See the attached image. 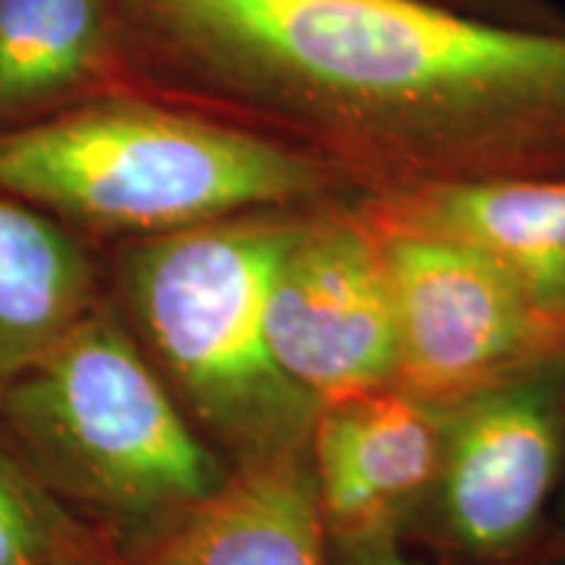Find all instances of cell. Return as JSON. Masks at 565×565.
Instances as JSON below:
<instances>
[{"label":"cell","mask_w":565,"mask_h":565,"mask_svg":"<svg viewBox=\"0 0 565 565\" xmlns=\"http://www.w3.org/2000/svg\"><path fill=\"white\" fill-rule=\"evenodd\" d=\"M356 196L370 221L469 246L565 317V175H500Z\"/></svg>","instance_id":"10"},{"label":"cell","mask_w":565,"mask_h":565,"mask_svg":"<svg viewBox=\"0 0 565 565\" xmlns=\"http://www.w3.org/2000/svg\"><path fill=\"white\" fill-rule=\"evenodd\" d=\"M565 443V359L448 406L433 498L458 553L521 547L555 490Z\"/></svg>","instance_id":"7"},{"label":"cell","mask_w":565,"mask_h":565,"mask_svg":"<svg viewBox=\"0 0 565 565\" xmlns=\"http://www.w3.org/2000/svg\"><path fill=\"white\" fill-rule=\"evenodd\" d=\"M126 84L333 166L362 196L565 175V34L433 0H118Z\"/></svg>","instance_id":"1"},{"label":"cell","mask_w":565,"mask_h":565,"mask_svg":"<svg viewBox=\"0 0 565 565\" xmlns=\"http://www.w3.org/2000/svg\"><path fill=\"white\" fill-rule=\"evenodd\" d=\"M0 194L68 228L145 238L356 192L299 147L121 87L0 129Z\"/></svg>","instance_id":"2"},{"label":"cell","mask_w":565,"mask_h":565,"mask_svg":"<svg viewBox=\"0 0 565 565\" xmlns=\"http://www.w3.org/2000/svg\"><path fill=\"white\" fill-rule=\"evenodd\" d=\"M95 291L76 233L0 194V391L95 307Z\"/></svg>","instance_id":"12"},{"label":"cell","mask_w":565,"mask_h":565,"mask_svg":"<svg viewBox=\"0 0 565 565\" xmlns=\"http://www.w3.org/2000/svg\"><path fill=\"white\" fill-rule=\"evenodd\" d=\"M121 87L118 0H0V129Z\"/></svg>","instance_id":"11"},{"label":"cell","mask_w":565,"mask_h":565,"mask_svg":"<svg viewBox=\"0 0 565 565\" xmlns=\"http://www.w3.org/2000/svg\"><path fill=\"white\" fill-rule=\"evenodd\" d=\"M445 424L448 406L395 387L320 408L309 463L324 526L338 545L398 536L406 513L435 490Z\"/></svg>","instance_id":"8"},{"label":"cell","mask_w":565,"mask_h":565,"mask_svg":"<svg viewBox=\"0 0 565 565\" xmlns=\"http://www.w3.org/2000/svg\"><path fill=\"white\" fill-rule=\"evenodd\" d=\"M366 223L391 291L395 391L454 406L565 359V317L490 257L440 236Z\"/></svg>","instance_id":"5"},{"label":"cell","mask_w":565,"mask_h":565,"mask_svg":"<svg viewBox=\"0 0 565 565\" xmlns=\"http://www.w3.org/2000/svg\"><path fill=\"white\" fill-rule=\"evenodd\" d=\"M265 324L280 370L322 406L393 387L391 291L356 194L303 210L267 286Z\"/></svg>","instance_id":"6"},{"label":"cell","mask_w":565,"mask_h":565,"mask_svg":"<svg viewBox=\"0 0 565 565\" xmlns=\"http://www.w3.org/2000/svg\"><path fill=\"white\" fill-rule=\"evenodd\" d=\"M307 204L259 207L137 238L126 303L168 380L231 469L309 454L322 404L280 370L267 341V286Z\"/></svg>","instance_id":"3"},{"label":"cell","mask_w":565,"mask_h":565,"mask_svg":"<svg viewBox=\"0 0 565 565\" xmlns=\"http://www.w3.org/2000/svg\"><path fill=\"white\" fill-rule=\"evenodd\" d=\"M0 427L63 503L124 540L207 498L231 475L100 301L0 391Z\"/></svg>","instance_id":"4"},{"label":"cell","mask_w":565,"mask_h":565,"mask_svg":"<svg viewBox=\"0 0 565 565\" xmlns=\"http://www.w3.org/2000/svg\"><path fill=\"white\" fill-rule=\"evenodd\" d=\"M341 550L343 565H424L398 547V536H377L356 545H341Z\"/></svg>","instance_id":"15"},{"label":"cell","mask_w":565,"mask_h":565,"mask_svg":"<svg viewBox=\"0 0 565 565\" xmlns=\"http://www.w3.org/2000/svg\"><path fill=\"white\" fill-rule=\"evenodd\" d=\"M433 3L498 24L565 34V9L555 0H433Z\"/></svg>","instance_id":"14"},{"label":"cell","mask_w":565,"mask_h":565,"mask_svg":"<svg viewBox=\"0 0 565 565\" xmlns=\"http://www.w3.org/2000/svg\"><path fill=\"white\" fill-rule=\"evenodd\" d=\"M95 534L0 427V565H105Z\"/></svg>","instance_id":"13"},{"label":"cell","mask_w":565,"mask_h":565,"mask_svg":"<svg viewBox=\"0 0 565 565\" xmlns=\"http://www.w3.org/2000/svg\"><path fill=\"white\" fill-rule=\"evenodd\" d=\"M307 456L231 469L225 482L110 550L105 565H328Z\"/></svg>","instance_id":"9"}]
</instances>
